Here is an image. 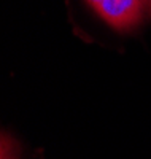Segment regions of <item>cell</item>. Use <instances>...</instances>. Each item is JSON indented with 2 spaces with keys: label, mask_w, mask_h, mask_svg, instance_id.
I'll return each instance as SVG.
<instances>
[{
  "label": "cell",
  "mask_w": 151,
  "mask_h": 159,
  "mask_svg": "<svg viewBox=\"0 0 151 159\" xmlns=\"http://www.w3.org/2000/svg\"><path fill=\"white\" fill-rule=\"evenodd\" d=\"M88 5L119 34H132L151 21V0H86Z\"/></svg>",
  "instance_id": "obj_1"
},
{
  "label": "cell",
  "mask_w": 151,
  "mask_h": 159,
  "mask_svg": "<svg viewBox=\"0 0 151 159\" xmlns=\"http://www.w3.org/2000/svg\"><path fill=\"white\" fill-rule=\"evenodd\" d=\"M18 142L8 134H2V159H21Z\"/></svg>",
  "instance_id": "obj_2"
}]
</instances>
